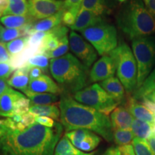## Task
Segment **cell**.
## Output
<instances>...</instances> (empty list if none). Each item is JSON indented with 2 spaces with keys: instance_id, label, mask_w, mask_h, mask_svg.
Returning <instances> with one entry per match:
<instances>
[{
  "instance_id": "1",
  "label": "cell",
  "mask_w": 155,
  "mask_h": 155,
  "mask_svg": "<svg viewBox=\"0 0 155 155\" xmlns=\"http://www.w3.org/2000/svg\"><path fill=\"white\" fill-rule=\"evenodd\" d=\"M63 127L55 123L53 128L35 123L22 131L11 130L0 139L3 155H54Z\"/></svg>"
},
{
  "instance_id": "2",
  "label": "cell",
  "mask_w": 155,
  "mask_h": 155,
  "mask_svg": "<svg viewBox=\"0 0 155 155\" xmlns=\"http://www.w3.org/2000/svg\"><path fill=\"white\" fill-rule=\"evenodd\" d=\"M61 120L65 131L88 129L106 141H114V129L107 115L81 104L70 94H62L59 102Z\"/></svg>"
},
{
  "instance_id": "3",
  "label": "cell",
  "mask_w": 155,
  "mask_h": 155,
  "mask_svg": "<svg viewBox=\"0 0 155 155\" xmlns=\"http://www.w3.org/2000/svg\"><path fill=\"white\" fill-rule=\"evenodd\" d=\"M49 69L52 76L65 94H75L86 88L89 81L88 68L71 53L50 59Z\"/></svg>"
},
{
  "instance_id": "4",
  "label": "cell",
  "mask_w": 155,
  "mask_h": 155,
  "mask_svg": "<svg viewBox=\"0 0 155 155\" xmlns=\"http://www.w3.org/2000/svg\"><path fill=\"white\" fill-rule=\"evenodd\" d=\"M116 22L131 40L155 34V19L142 0H129L116 15Z\"/></svg>"
},
{
  "instance_id": "5",
  "label": "cell",
  "mask_w": 155,
  "mask_h": 155,
  "mask_svg": "<svg viewBox=\"0 0 155 155\" xmlns=\"http://www.w3.org/2000/svg\"><path fill=\"white\" fill-rule=\"evenodd\" d=\"M116 65V75L124 87L126 93L132 94L137 87L138 68L132 50L122 43L110 53Z\"/></svg>"
},
{
  "instance_id": "6",
  "label": "cell",
  "mask_w": 155,
  "mask_h": 155,
  "mask_svg": "<svg viewBox=\"0 0 155 155\" xmlns=\"http://www.w3.org/2000/svg\"><path fill=\"white\" fill-rule=\"evenodd\" d=\"M131 47L138 68L137 89L155 67V36H145L134 39Z\"/></svg>"
},
{
  "instance_id": "7",
  "label": "cell",
  "mask_w": 155,
  "mask_h": 155,
  "mask_svg": "<svg viewBox=\"0 0 155 155\" xmlns=\"http://www.w3.org/2000/svg\"><path fill=\"white\" fill-rule=\"evenodd\" d=\"M99 55H109L118 46L117 30L114 25L103 22L81 32Z\"/></svg>"
},
{
  "instance_id": "8",
  "label": "cell",
  "mask_w": 155,
  "mask_h": 155,
  "mask_svg": "<svg viewBox=\"0 0 155 155\" xmlns=\"http://www.w3.org/2000/svg\"><path fill=\"white\" fill-rule=\"evenodd\" d=\"M73 98L107 116L119 105L116 100L97 83L76 92Z\"/></svg>"
},
{
  "instance_id": "9",
  "label": "cell",
  "mask_w": 155,
  "mask_h": 155,
  "mask_svg": "<svg viewBox=\"0 0 155 155\" xmlns=\"http://www.w3.org/2000/svg\"><path fill=\"white\" fill-rule=\"evenodd\" d=\"M69 46L75 57L86 68H91L96 63L98 53L93 45L83 36L76 33L75 31L70 32Z\"/></svg>"
},
{
  "instance_id": "10",
  "label": "cell",
  "mask_w": 155,
  "mask_h": 155,
  "mask_svg": "<svg viewBox=\"0 0 155 155\" xmlns=\"http://www.w3.org/2000/svg\"><path fill=\"white\" fill-rule=\"evenodd\" d=\"M65 9L64 0H28V15L41 20Z\"/></svg>"
},
{
  "instance_id": "11",
  "label": "cell",
  "mask_w": 155,
  "mask_h": 155,
  "mask_svg": "<svg viewBox=\"0 0 155 155\" xmlns=\"http://www.w3.org/2000/svg\"><path fill=\"white\" fill-rule=\"evenodd\" d=\"M116 72V65L113 58L110 55L102 56L93 65L89 72V82H101L114 76Z\"/></svg>"
},
{
  "instance_id": "12",
  "label": "cell",
  "mask_w": 155,
  "mask_h": 155,
  "mask_svg": "<svg viewBox=\"0 0 155 155\" xmlns=\"http://www.w3.org/2000/svg\"><path fill=\"white\" fill-rule=\"evenodd\" d=\"M125 107L129 110L134 119L147 122L155 129V111L148 106L145 104H141L131 96L126 101Z\"/></svg>"
},
{
  "instance_id": "13",
  "label": "cell",
  "mask_w": 155,
  "mask_h": 155,
  "mask_svg": "<svg viewBox=\"0 0 155 155\" xmlns=\"http://www.w3.org/2000/svg\"><path fill=\"white\" fill-rule=\"evenodd\" d=\"M27 90L38 94L48 93L57 95H61L63 92L58 83H56L49 75L45 74L42 75L37 78L31 79Z\"/></svg>"
},
{
  "instance_id": "14",
  "label": "cell",
  "mask_w": 155,
  "mask_h": 155,
  "mask_svg": "<svg viewBox=\"0 0 155 155\" xmlns=\"http://www.w3.org/2000/svg\"><path fill=\"white\" fill-rule=\"evenodd\" d=\"M134 118L125 106H117L111 113L110 121L114 130H129Z\"/></svg>"
},
{
  "instance_id": "15",
  "label": "cell",
  "mask_w": 155,
  "mask_h": 155,
  "mask_svg": "<svg viewBox=\"0 0 155 155\" xmlns=\"http://www.w3.org/2000/svg\"><path fill=\"white\" fill-rule=\"evenodd\" d=\"M22 97H25L22 94L9 87L0 97V116L7 118L14 116L15 104Z\"/></svg>"
},
{
  "instance_id": "16",
  "label": "cell",
  "mask_w": 155,
  "mask_h": 155,
  "mask_svg": "<svg viewBox=\"0 0 155 155\" xmlns=\"http://www.w3.org/2000/svg\"><path fill=\"white\" fill-rule=\"evenodd\" d=\"M103 22L104 21L103 20L102 16L97 15L87 9L81 8L77 15L75 22L71 27V29L75 32L78 31L81 32L87 28L95 26Z\"/></svg>"
},
{
  "instance_id": "17",
  "label": "cell",
  "mask_w": 155,
  "mask_h": 155,
  "mask_svg": "<svg viewBox=\"0 0 155 155\" xmlns=\"http://www.w3.org/2000/svg\"><path fill=\"white\" fill-rule=\"evenodd\" d=\"M99 84L118 104L126 102L124 87L117 77L112 76L101 81Z\"/></svg>"
},
{
  "instance_id": "18",
  "label": "cell",
  "mask_w": 155,
  "mask_h": 155,
  "mask_svg": "<svg viewBox=\"0 0 155 155\" xmlns=\"http://www.w3.org/2000/svg\"><path fill=\"white\" fill-rule=\"evenodd\" d=\"M30 70L27 65L21 68L17 69L13 72L12 74L7 80V83L9 87L11 88L20 90L24 93L28 88L29 83H30Z\"/></svg>"
},
{
  "instance_id": "19",
  "label": "cell",
  "mask_w": 155,
  "mask_h": 155,
  "mask_svg": "<svg viewBox=\"0 0 155 155\" xmlns=\"http://www.w3.org/2000/svg\"><path fill=\"white\" fill-rule=\"evenodd\" d=\"M64 11L65 9H63L53 16L32 23L29 35L36 32H48L58 27L62 23V17Z\"/></svg>"
},
{
  "instance_id": "20",
  "label": "cell",
  "mask_w": 155,
  "mask_h": 155,
  "mask_svg": "<svg viewBox=\"0 0 155 155\" xmlns=\"http://www.w3.org/2000/svg\"><path fill=\"white\" fill-rule=\"evenodd\" d=\"M35 19L30 15H4L0 18L1 24L6 28H19L35 22Z\"/></svg>"
},
{
  "instance_id": "21",
  "label": "cell",
  "mask_w": 155,
  "mask_h": 155,
  "mask_svg": "<svg viewBox=\"0 0 155 155\" xmlns=\"http://www.w3.org/2000/svg\"><path fill=\"white\" fill-rule=\"evenodd\" d=\"M95 152H84L77 149L69 140L66 136H64L58 141L55 147L54 155H94Z\"/></svg>"
},
{
  "instance_id": "22",
  "label": "cell",
  "mask_w": 155,
  "mask_h": 155,
  "mask_svg": "<svg viewBox=\"0 0 155 155\" xmlns=\"http://www.w3.org/2000/svg\"><path fill=\"white\" fill-rule=\"evenodd\" d=\"M24 94L28 97L30 101V106L34 105H50L59 101L60 95L48 94H38V93H32L26 90Z\"/></svg>"
},
{
  "instance_id": "23",
  "label": "cell",
  "mask_w": 155,
  "mask_h": 155,
  "mask_svg": "<svg viewBox=\"0 0 155 155\" xmlns=\"http://www.w3.org/2000/svg\"><path fill=\"white\" fill-rule=\"evenodd\" d=\"M153 91H155V67L141 86L133 93L131 97L137 101H141Z\"/></svg>"
},
{
  "instance_id": "24",
  "label": "cell",
  "mask_w": 155,
  "mask_h": 155,
  "mask_svg": "<svg viewBox=\"0 0 155 155\" xmlns=\"http://www.w3.org/2000/svg\"><path fill=\"white\" fill-rule=\"evenodd\" d=\"M37 53H40V50L32 48L27 45L23 51L16 55L11 56L9 64L15 70L25 67L27 65L29 59Z\"/></svg>"
},
{
  "instance_id": "25",
  "label": "cell",
  "mask_w": 155,
  "mask_h": 155,
  "mask_svg": "<svg viewBox=\"0 0 155 155\" xmlns=\"http://www.w3.org/2000/svg\"><path fill=\"white\" fill-rule=\"evenodd\" d=\"M32 25V23H31L19 28H5L0 35V42L7 44L17 38L29 36Z\"/></svg>"
},
{
  "instance_id": "26",
  "label": "cell",
  "mask_w": 155,
  "mask_h": 155,
  "mask_svg": "<svg viewBox=\"0 0 155 155\" xmlns=\"http://www.w3.org/2000/svg\"><path fill=\"white\" fill-rule=\"evenodd\" d=\"M30 112L35 116H47L55 120H58L61 117L60 108L55 104L30 106Z\"/></svg>"
},
{
  "instance_id": "27",
  "label": "cell",
  "mask_w": 155,
  "mask_h": 155,
  "mask_svg": "<svg viewBox=\"0 0 155 155\" xmlns=\"http://www.w3.org/2000/svg\"><path fill=\"white\" fill-rule=\"evenodd\" d=\"M154 127L147 122L134 119L131 125V130L135 138L147 140L154 131Z\"/></svg>"
},
{
  "instance_id": "28",
  "label": "cell",
  "mask_w": 155,
  "mask_h": 155,
  "mask_svg": "<svg viewBox=\"0 0 155 155\" xmlns=\"http://www.w3.org/2000/svg\"><path fill=\"white\" fill-rule=\"evenodd\" d=\"M81 8L102 16L109 11L107 0H83Z\"/></svg>"
},
{
  "instance_id": "29",
  "label": "cell",
  "mask_w": 155,
  "mask_h": 155,
  "mask_svg": "<svg viewBox=\"0 0 155 155\" xmlns=\"http://www.w3.org/2000/svg\"><path fill=\"white\" fill-rule=\"evenodd\" d=\"M28 15V2L27 0H8V7L4 15Z\"/></svg>"
},
{
  "instance_id": "30",
  "label": "cell",
  "mask_w": 155,
  "mask_h": 155,
  "mask_svg": "<svg viewBox=\"0 0 155 155\" xmlns=\"http://www.w3.org/2000/svg\"><path fill=\"white\" fill-rule=\"evenodd\" d=\"M101 138L96 133L90 131L86 138L78 147V149L84 152H91L94 151L101 142Z\"/></svg>"
},
{
  "instance_id": "31",
  "label": "cell",
  "mask_w": 155,
  "mask_h": 155,
  "mask_svg": "<svg viewBox=\"0 0 155 155\" xmlns=\"http://www.w3.org/2000/svg\"><path fill=\"white\" fill-rule=\"evenodd\" d=\"M26 65L29 68H40L44 73H48L50 66L49 58L45 53H37L29 59Z\"/></svg>"
},
{
  "instance_id": "32",
  "label": "cell",
  "mask_w": 155,
  "mask_h": 155,
  "mask_svg": "<svg viewBox=\"0 0 155 155\" xmlns=\"http://www.w3.org/2000/svg\"><path fill=\"white\" fill-rule=\"evenodd\" d=\"M114 141L119 147H123L126 145H129L132 143L134 139L135 138L134 135L131 129L129 130H114Z\"/></svg>"
},
{
  "instance_id": "33",
  "label": "cell",
  "mask_w": 155,
  "mask_h": 155,
  "mask_svg": "<svg viewBox=\"0 0 155 155\" xmlns=\"http://www.w3.org/2000/svg\"><path fill=\"white\" fill-rule=\"evenodd\" d=\"M29 40V36H25L22 38L15 39L14 40L7 42L6 44L7 49L11 56L16 55L23 51L27 47Z\"/></svg>"
},
{
  "instance_id": "34",
  "label": "cell",
  "mask_w": 155,
  "mask_h": 155,
  "mask_svg": "<svg viewBox=\"0 0 155 155\" xmlns=\"http://www.w3.org/2000/svg\"><path fill=\"white\" fill-rule=\"evenodd\" d=\"M61 40V39L57 38L53 34L52 30L48 31L42 43L41 48H40V53H45L55 50L59 46Z\"/></svg>"
},
{
  "instance_id": "35",
  "label": "cell",
  "mask_w": 155,
  "mask_h": 155,
  "mask_svg": "<svg viewBox=\"0 0 155 155\" xmlns=\"http://www.w3.org/2000/svg\"><path fill=\"white\" fill-rule=\"evenodd\" d=\"M69 48V39L68 38V36H65L63 38L61 39V42H60V45L58 48H56L53 51L47 52V53H45L48 55L49 59L61 58L68 53Z\"/></svg>"
},
{
  "instance_id": "36",
  "label": "cell",
  "mask_w": 155,
  "mask_h": 155,
  "mask_svg": "<svg viewBox=\"0 0 155 155\" xmlns=\"http://www.w3.org/2000/svg\"><path fill=\"white\" fill-rule=\"evenodd\" d=\"M132 147L135 155H154L147 140L134 138L132 141Z\"/></svg>"
},
{
  "instance_id": "37",
  "label": "cell",
  "mask_w": 155,
  "mask_h": 155,
  "mask_svg": "<svg viewBox=\"0 0 155 155\" xmlns=\"http://www.w3.org/2000/svg\"><path fill=\"white\" fill-rule=\"evenodd\" d=\"M46 34H47V32H36L31 34L30 35H29V40L27 45L38 49L40 52V48H41L42 43L45 37L46 36Z\"/></svg>"
},
{
  "instance_id": "38",
  "label": "cell",
  "mask_w": 155,
  "mask_h": 155,
  "mask_svg": "<svg viewBox=\"0 0 155 155\" xmlns=\"http://www.w3.org/2000/svg\"><path fill=\"white\" fill-rule=\"evenodd\" d=\"M30 101L26 97H22L20 99L17 101L15 106L14 115L19 114V115H24L30 111Z\"/></svg>"
},
{
  "instance_id": "39",
  "label": "cell",
  "mask_w": 155,
  "mask_h": 155,
  "mask_svg": "<svg viewBox=\"0 0 155 155\" xmlns=\"http://www.w3.org/2000/svg\"><path fill=\"white\" fill-rule=\"evenodd\" d=\"M35 117L36 116L34 115L33 114L30 113V111L22 115V120L17 125V130L22 131L26 128L30 127L31 125L34 124L35 123H36Z\"/></svg>"
},
{
  "instance_id": "40",
  "label": "cell",
  "mask_w": 155,
  "mask_h": 155,
  "mask_svg": "<svg viewBox=\"0 0 155 155\" xmlns=\"http://www.w3.org/2000/svg\"><path fill=\"white\" fill-rule=\"evenodd\" d=\"M83 0H64V7L65 10H68L77 17L80 11Z\"/></svg>"
},
{
  "instance_id": "41",
  "label": "cell",
  "mask_w": 155,
  "mask_h": 155,
  "mask_svg": "<svg viewBox=\"0 0 155 155\" xmlns=\"http://www.w3.org/2000/svg\"><path fill=\"white\" fill-rule=\"evenodd\" d=\"M14 71L9 63H0V78L8 79Z\"/></svg>"
},
{
  "instance_id": "42",
  "label": "cell",
  "mask_w": 155,
  "mask_h": 155,
  "mask_svg": "<svg viewBox=\"0 0 155 155\" xmlns=\"http://www.w3.org/2000/svg\"><path fill=\"white\" fill-rule=\"evenodd\" d=\"M76 17L71 12L65 9L62 17V23L66 27H71L75 23Z\"/></svg>"
},
{
  "instance_id": "43",
  "label": "cell",
  "mask_w": 155,
  "mask_h": 155,
  "mask_svg": "<svg viewBox=\"0 0 155 155\" xmlns=\"http://www.w3.org/2000/svg\"><path fill=\"white\" fill-rule=\"evenodd\" d=\"M11 55L7 49V45L0 42V63H9Z\"/></svg>"
},
{
  "instance_id": "44",
  "label": "cell",
  "mask_w": 155,
  "mask_h": 155,
  "mask_svg": "<svg viewBox=\"0 0 155 155\" xmlns=\"http://www.w3.org/2000/svg\"><path fill=\"white\" fill-rule=\"evenodd\" d=\"M35 122L39 124L49 128H53L55 124L53 119H51L50 117H47V116H36Z\"/></svg>"
},
{
  "instance_id": "45",
  "label": "cell",
  "mask_w": 155,
  "mask_h": 155,
  "mask_svg": "<svg viewBox=\"0 0 155 155\" xmlns=\"http://www.w3.org/2000/svg\"><path fill=\"white\" fill-rule=\"evenodd\" d=\"M145 7L155 19V0H142Z\"/></svg>"
},
{
  "instance_id": "46",
  "label": "cell",
  "mask_w": 155,
  "mask_h": 155,
  "mask_svg": "<svg viewBox=\"0 0 155 155\" xmlns=\"http://www.w3.org/2000/svg\"><path fill=\"white\" fill-rule=\"evenodd\" d=\"M43 71L41 68L38 67H32L30 68V78L31 79H35L37 78H39L40 76H41L42 75H43Z\"/></svg>"
},
{
  "instance_id": "47",
  "label": "cell",
  "mask_w": 155,
  "mask_h": 155,
  "mask_svg": "<svg viewBox=\"0 0 155 155\" xmlns=\"http://www.w3.org/2000/svg\"><path fill=\"white\" fill-rule=\"evenodd\" d=\"M121 155H135L134 152L133 147L131 145H126V146L119 147Z\"/></svg>"
},
{
  "instance_id": "48",
  "label": "cell",
  "mask_w": 155,
  "mask_h": 155,
  "mask_svg": "<svg viewBox=\"0 0 155 155\" xmlns=\"http://www.w3.org/2000/svg\"><path fill=\"white\" fill-rule=\"evenodd\" d=\"M102 155H121L119 147H111L108 148Z\"/></svg>"
},
{
  "instance_id": "49",
  "label": "cell",
  "mask_w": 155,
  "mask_h": 155,
  "mask_svg": "<svg viewBox=\"0 0 155 155\" xmlns=\"http://www.w3.org/2000/svg\"><path fill=\"white\" fill-rule=\"evenodd\" d=\"M143 101H144L145 104L155 105V91H153L145 96Z\"/></svg>"
},
{
  "instance_id": "50",
  "label": "cell",
  "mask_w": 155,
  "mask_h": 155,
  "mask_svg": "<svg viewBox=\"0 0 155 155\" xmlns=\"http://www.w3.org/2000/svg\"><path fill=\"white\" fill-rule=\"evenodd\" d=\"M7 80L8 79L0 78V97L2 96L4 93L9 88Z\"/></svg>"
},
{
  "instance_id": "51",
  "label": "cell",
  "mask_w": 155,
  "mask_h": 155,
  "mask_svg": "<svg viewBox=\"0 0 155 155\" xmlns=\"http://www.w3.org/2000/svg\"><path fill=\"white\" fill-rule=\"evenodd\" d=\"M9 129L8 127L6 124L5 119H0V139L6 134Z\"/></svg>"
},
{
  "instance_id": "52",
  "label": "cell",
  "mask_w": 155,
  "mask_h": 155,
  "mask_svg": "<svg viewBox=\"0 0 155 155\" xmlns=\"http://www.w3.org/2000/svg\"><path fill=\"white\" fill-rule=\"evenodd\" d=\"M147 143H148L149 146H150L151 150L152 151V152L154 153L155 155V130L154 132L152 133V134L147 139Z\"/></svg>"
},
{
  "instance_id": "53",
  "label": "cell",
  "mask_w": 155,
  "mask_h": 155,
  "mask_svg": "<svg viewBox=\"0 0 155 155\" xmlns=\"http://www.w3.org/2000/svg\"><path fill=\"white\" fill-rule=\"evenodd\" d=\"M146 105H147L149 107L152 108V109L154 110V111H155V105H150V104H146Z\"/></svg>"
},
{
  "instance_id": "54",
  "label": "cell",
  "mask_w": 155,
  "mask_h": 155,
  "mask_svg": "<svg viewBox=\"0 0 155 155\" xmlns=\"http://www.w3.org/2000/svg\"><path fill=\"white\" fill-rule=\"evenodd\" d=\"M4 28L1 25H0V35H1V34H2V31H3V30H4Z\"/></svg>"
},
{
  "instance_id": "55",
  "label": "cell",
  "mask_w": 155,
  "mask_h": 155,
  "mask_svg": "<svg viewBox=\"0 0 155 155\" xmlns=\"http://www.w3.org/2000/svg\"><path fill=\"white\" fill-rule=\"evenodd\" d=\"M117 1L119 2H121V3H123V2H125L127 0H117Z\"/></svg>"
},
{
  "instance_id": "56",
  "label": "cell",
  "mask_w": 155,
  "mask_h": 155,
  "mask_svg": "<svg viewBox=\"0 0 155 155\" xmlns=\"http://www.w3.org/2000/svg\"><path fill=\"white\" fill-rule=\"evenodd\" d=\"M1 17H1V15H0V18H1Z\"/></svg>"
},
{
  "instance_id": "57",
  "label": "cell",
  "mask_w": 155,
  "mask_h": 155,
  "mask_svg": "<svg viewBox=\"0 0 155 155\" xmlns=\"http://www.w3.org/2000/svg\"><path fill=\"white\" fill-rule=\"evenodd\" d=\"M154 130H155V129H154Z\"/></svg>"
}]
</instances>
